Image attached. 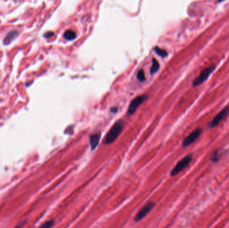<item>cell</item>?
<instances>
[{
    "label": "cell",
    "mask_w": 229,
    "mask_h": 228,
    "mask_svg": "<svg viewBox=\"0 0 229 228\" xmlns=\"http://www.w3.org/2000/svg\"><path fill=\"white\" fill-rule=\"evenodd\" d=\"M76 35L75 33V32H73V30H68L66 31L64 34V38L65 39H67V40H74L76 38Z\"/></svg>",
    "instance_id": "9"
},
{
    "label": "cell",
    "mask_w": 229,
    "mask_h": 228,
    "mask_svg": "<svg viewBox=\"0 0 229 228\" xmlns=\"http://www.w3.org/2000/svg\"><path fill=\"white\" fill-rule=\"evenodd\" d=\"M159 68H160V64H159L158 62L156 59L154 58L152 60V66L151 67V69H150V73L152 74H154L156 72H158Z\"/></svg>",
    "instance_id": "10"
},
{
    "label": "cell",
    "mask_w": 229,
    "mask_h": 228,
    "mask_svg": "<svg viewBox=\"0 0 229 228\" xmlns=\"http://www.w3.org/2000/svg\"><path fill=\"white\" fill-rule=\"evenodd\" d=\"M192 157L191 155H188L182 158L180 161L178 162V163L170 172L171 176H175L178 175L179 173L182 171L185 168H186L189 165V164L192 161Z\"/></svg>",
    "instance_id": "2"
},
{
    "label": "cell",
    "mask_w": 229,
    "mask_h": 228,
    "mask_svg": "<svg viewBox=\"0 0 229 228\" xmlns=\"http://www.w3.org/2000/svg\"><path fill=\"white\" fill-rule=\"evenodd\" d=\"M50 32H48V34H46V35H45V37H46V38H49V37H50V36H52L53 35H54V34L52 32H51V34H50Z\"/></svg>",
    "instance_id": "16"
},
{
    "label": "cell",
    "mask_w": 229,
    "mask_h": 228,
    "mask_svg": "<svg viewBox=\"0 0 229 228\" xmlns=\"http://www.w3.org/2000/svg\"><path fill=\"white\" fill-rule=\"evenodd\" d=\"M123 126H124V122L123 120H119L117 122H115V124L111 127L109 132L107 133L105 137L103 143L105 145H109V144L114 142L117 139V137H119V135L121 134Z\"/></svg>",
    "instance_id": "1"
},
{
    "label": "cell",
    "mask_w": 229,
    "mask_h": 228,
    "mask_svg": "<svg viewBox=\"0 0 229 228\" xmlns=\"http://www.w3.org/2000/svg\"><path fill=\"white\" fill-rule=\"evenodd\" d=\"M229 113V106H226L224 108H222L221 111L219 113L214 116V118L210 121V122L208 124L210 128H214L216 127L218 124H220L221 122V121L226 118L227 116V115Z\"/></svg>",
    "instance_id": "5"
},
{
    "label": "cell",
    "mask_w": 229,
    "mask_h": 228,
    "mask_svg": "<svg viewBox=\"0 0 229 228\" xmlns=\"http://www.w3.org/2000/svg\"><path fill=\"white\" fill-rule=\"evenodd\" d=\"M117 110H118V108L116 107V106H115V107L114 106V107L111 108L110 109L111 112H116L117 111Z\"/></svg>",
    "instance_id": "15"
},
{
    "label": "cell",
    "mask_w": 229,
    "mask_h": 228,
    "mask_svg": "<svg viewBox=\"0 0 229 228\" xmlns=\"http://www.w3.org/2000/svg\"><path fill=\"white\" fill-rule=\"evenodd\" d=\"M215 69V66L211 65L209 66L206 67V68H204L202 71L201 72L200 75L198 76L196 78L194 79V81H193L192 85L193 86H197L200 85H201L202 83H203L204 82H205L206 80L208 79V78L209 77V76L211 74L212 72L214 71V70Z\"/></svg>",
    "instance_id": "3"
},
{
    "label": "cell",
    "mask_w": 229,
    "mask_h": 228,
    "mask_svg": "<svg viewBox=\"0 0 229 228\" xmlns=\"http://www.w3.org/2000/svg\"><path fill=\"white\" fill-rule=\"evenodd\" d=\"M202 133V130L201 129H195L193 132H192L187 137H186L184 140L183 141L182 143V147H186L190 145L191 144H192L194 142H195L199 138V137L200 136Z\"/></svg>",
    "instance_id": "6"
},
{
    "label": "cell",
    "mask_w": 229,
    "mask_h": 228,
    "mask_svg": "<svg viewBox=\"0 0 229 228\" xmlns=\"http://www.w3.org/2000/svg\"><path fill=\"white\" fill-rule=\"evenodd\" d=\"M154 50H155V52H156L157 54H158L159 56H160L166 57V56H167V55H168V53H167L166 50H162V49L158 48V47H156V48H154Z\"/></svg>",
    "instance_id": "12"
},
{
    "label": "cell",
    "mask_w": 229,
    "mask_h": 228,
    "mask_svg": "<svg viewBox=\"0 0 229 228\" xmlns=\"http://www.w3.org/2000/svg\"><path fill=\"white\" fill-rule=\"evenodd\" d=\"M137 78L139 82H144L145 81V72L143 70H140L137 74Z\"/></svg>",
    "instance_id": "11"
},
{
    "label": "cell",
    "mask_w": 229,
    "mask_h": 228,
    "mask_svg": "<svg viewBox=\"0 0 229 228\" xmlns=\"http://www.w3.org/2000/svg\"><path fill=\"white\" fill-rule=\"evenodd\" d=\"M54 224V221L51 220V221H48V222H46V223H44V224L42 226L46 227H50L53 226Z\"/></svg>",
    "instance_id": "14"
},
{
    "label": "cell",
    "mask_w": 229,
    "mask_h": 228,
    "mask_svg": "<svg viewBox=\"0 0 229 228\" xmlns=\"http://www.w3.org/2000/svg\"><path fill=\"white\" fill-rule=\"evenodd\" d=\"M147 94H143V95L139 96L137 97H136L134 98V99L132 100L130 103L129 108L127 109V115L128 116H131L134 112L136 111V110L137 109L138 107L141 105V104L143 103V102L145 101V100L147 98Z\"/></svg>",
    "instance_id": "4"
},
{
    "label": "cell",
    "mask_w": 229,
    "mask_h": 228,
    "mask_svg": "<svg viewBox=\"0 0 229 228\" xmlns=\"http://www.w3.org/2000/svg\"><path fill=\"white\" fill-rule=\"evenodd\" d=\"M154 206H155V203L154 202H149L147 203V204L144 205V206L142 207L139 211H138L137 215H135V218H134V220H135V221H139L141 220V219L144 218V217L149 213V211L154 208Z\"/></svg>",
    "instance_id": "7"
},
{
    "label": "cell",
    "mask_w": 229,
    "mask_h": 228,
    "mask_svg": "<svg viewBox=\"0 0 229 228\" xmlns=\"http://www.w3.org/2000/svg\"><path fill=\"white\" fill-rule=\"evenodd\" d=\"M210 159H211V161L212 162L218 161V159H219V154H218V152L216 151L212 153V156L210 157Z\"/></svg>",
    "instance_id": "13"
},
{
    "label": "cell",
    "mask_w": 229,
    "mask_h": 228,
    "mask_svg": "<svg viewBox=\"0 0 229 228\" xmlns=\"http://www.w3.org/2000/svg\"><path fill=\"white\" fill-rule=\"evenodd\" d=\"M101 135L100 133H96V134L90 135L89 142L92 151L95 149L96 147H97V145H99V141L101 139Z\"/></svg>",
    "instance_id": "8"
}]
</instances>
